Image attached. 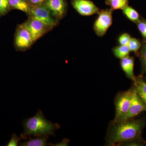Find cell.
<instances>
[{
  "mask_svg": "<svg viewBox=\"0 0 146 146\" xmlns=\"http://www.w3.org/2000/svg\"><path fill=\"white\" fill-rule=\"evenodd\" d=\"M143 126L141 121L137 120L113 123L108 135V145L123 144L134 140L140 134Z\"/></svg>",
  "mask_w": 146,
  "mask_h": 146,
  "instance_id": "obj_1",
  "label": "cell"
},
{
  "mask_svg": "<svg viewBox=\"0 0 146 146\" xmlns=\"http://www.w3.org/2000/svg\"><path fill=\"white\" fill-rule=\"evenodd\" d=\"M24 132L21 134V139H27L30 137L55 136L56 130L60 128L58 123H53L47 120L40 110L34 117L25 119L22 123Z\"/></svg>",
  "mask_w": 146,
  "mask_h": 146,
  "instance_id": "obj_2",
  "label": "cell"
},
{
  "mask_svg": "<svg viewBox=\"0 0 146 146\" xmlns=\"http://www.w3.org/2000/svg\"><path fill=\"white\" fill-rule=\"evenodd\" d=\"M29 17L39 21L50 30L56 26L58 23L57 20L54 18L49 10L44 5H30Z\"/></svg>",
  "mask_w": 146,
  "mask_h": 146,
  "instance_id": "obj_3",
  "label": "cell"
},
{
  "mask_svg": "<svg viewBox=\"0 0 146 146\" xmlns=\"http://www.w3.org/2000/svg\"><path fill=\"white\" fill-rule=\"evenodd\" d=\"M132 89L121 93L115 101V116L113 123L121 121L127 114L132 97Z\"/></svg>",
  "mask_w": 146,
  "mask_h": 146,
  "instance_id": "obj_4",
  "label": "cell"
},
{
  "mask_svg": "<svg viewBox=\"0 0 146 146\" xmlns=\"http://www.w3.org/2000/svg\"><path fill=\"white\" fill-rule=\"evenodd\" d=\"M111 8L100 11L94 24V30L98 36L102 37L106 34L112 23V12Z\"/></svg>",
  "mask_w": 146,
  "mask_h": 146,
  "instance_id": "obj_5",
  "label": "cell"
},
{
  "mask_svg": "<svg viewBox=\"0 0 146 146\" xmlns=\"http://www.w3.org/2000/svg\"><path fill=\"white\" fill-rule=\"evenodd\" d=\"M34 43L28 30L23 24L19 25L16 29L14 37V45L16 48L19 50H25L29 48Z\"/></svg>",
  "mask_w": 146,
  "mask_h": 146,
  "instance_id": "obj_6",
  "label": "cell"
},
{
  "mask_svg": "<svg viewBox=\"0 0 146 146\" xmlns=\"http://www.w3.org/2000/svg\"><path fill=\"white\" fill-rule=\"evenodd\" d=\"M23 25L28 30L34 42L37 41L49 30L42 22L31 17Z\"/></svg>",
  "mask_w": 146,
  "mask_h": 146,
  "instance_id": "obj_7",
  "label": "cell"
},
{
  "mask_svg": "<svg viewBox=\"0 0 146 146\" xmlns=\"http://www.w3.org/2000/svg\"><path fill=\"white\" fill-rule=\"evenodd\" d=\"M72 4L73 7L82 16H92L98 14L100 11L96 5L89 0H72Z\"/></svg>",
  "mask_w": 146,
  "mask_h": 146,
  "instance_id": "obj_8",
  "label": "cell"
},
{
  "mask_svg": "<svg viewBox=\"0 0 146 146\" xmlns=\"http://www.w3.org/2000/svg\"><path fill=\"white\" fill-rule=\"evenodd\" d=\"M132 90V97L130 107L127 114L121 121L131 119L141 112L146 110V106L138 96L135 88Z\"/></svg>",
  "mask_w": 146,
  "mask_h": 146,
  "instance_id": "obj_9",
  "label": "cell"
},
{
  "mask_svg": "<svg viewBox=\"0 0 146 146\" xmlns=\"http://www.w3.org/2000/svg\"><path fill=\"white\" fill-rule=\"evenodd\" d=\"M44 5L57 21L62 19L66 14V6L64 0H46Z\"/></svg>",
  "mask_w": 146,
  "mask_h": 146,
  "instance_id": "obj_10",
  "label": "cell"
},
{
  "mask_svg": "<svg viewBox=\"0 0 146 146\" xmlns=\"http://www.w3.org/2000/svg\"><path fill=\"white\" fill-rule=\"evenodd\" d=\"M121 68L129 78L134 81L136 79L134 74V58L129 56L121 59Z\"/></svg>",
  "mask_w": 146,
  "mask_h": 146,
  "instance_id": "obj_11",
  "label": "cell"
},
{
  "mask_svg": "<svg viewBox=\"0 0 146 146\" xmlns=\"http://www.w3.org/2000/svg\"><path fill=\"white\" fill-rule=\"evenodd\" d=\"M49 136H37L36 138H33L29 137L28 141L21 143V146H48L47 141Z\"/></svg>",
  "mask_w": 146,
  "mask_h": 146,
  "instance_id": "obj_12",
  "label": "cell"
},
{
  "mask_svg": "<svg viewBox=\"0 0 146 146\" xmlns=\"http://www.w3.org/2000/svg\"><path fill=\"white\" fill-rule=\"evenodd\" d=\"M133 81L138 96L146 107V82L140 78H136Z\"/></svg>",
  "mask_w": 146,
  "mask_h": 146,
  "instance_id": "obj_13",
  "label": "cell"
},
{
  "mask_svg": "<svg viewBox=\"0 0 146 146\" xmlns=\"http://www.w3.org/2000/svg\"><path fill=\"white\" fill-rule=\"evenodd\" d=\"M11 9L21 11L29 14L30 4L26 0H9Z\"/></svg>",
  "mask_w": 146,
  "mask_h": 146,
  "instance_id": "obj_14",
  "label": "cell"
},
{
  "mask_svg": "<svg viewBox=\"0 0 146 146\" xmlns=\"http://www.w3.org/2000/svg\"><path fill=\"white\" fill-rule=\"evenodd\" d=\"M123 14L130 21L137 23L140 20L139 13L131 7L127 5L122 9Z\"/></svg>",
  "mask_w": 146,
  "mask_h": 146,
  "instance_id": "obj_15",
  "label": "cell"
},
{
  "mask_svg": "<svg viewBox=\"0 0 146 146\" xmlns=\"http://www.w3.org/2000/svg\"><path fill=\"white\" fill-rule=\"evenodd\" d=\"M112 52L115 57L121 59L129 56L130 50L127 46L120 45L114 47Z\"/></svg>",
  "mask_w": 146,
  "mask_h": 146,
  "instance_id": "obj_16",
  "label": "cell"
},
{
  "mask_svg": "<svg viewBox=\"0 0 146 146\" xmlns=\"http://www.w3.org/2000/svg\"><path fill=\"white\" fill-rule=\"evenodd\" d=\"M127 46L129 48L130 51L137 52L141 48L142 45L141 42L138 39L136 38H131Z\"/></svg>",
  "mask_w": 146,
  "mask_h": 146,
  "instance_id": "obj_17",
  "label": "cell"
},
{
  "mask_svg": "<svg viewBox=\"0 0 146 146\" xmlns=\"http://www.w3.org/2000/svg\"><path fill=\"white\" fill-rule=\"evenodd\" d=\"M11 9L9 0H0V17L7 14Z\"/></svg>",
  "mask_w": 146,
  "mask_h": 146,
  "instance_id": "obj_18",
  "label": "cell"
},
{
  "mask_svg": "<svg viewBox=\"0 0 146 146\" xmlns=\"http://www.w3.org/2000/svg\"><path fill=\"white\" fill-rule=\"evenodd\" d=\"M138 30L146 42V21L143 19H140L137 23Z\"/></svg>",
  "mask_w": 146,
  "mask_h": 146,
  "instance_id": "obj_19",
  "label": "cell"
},
{
  "mask_svg": "<svg viewBox=\"0 0 146 146\" xmlns=\"http://www.w3.org/2000/svg\"><path fill=\"white\" fill-rule=\"evenodd\" d=\"M131 37L130 35L127 33H124L121 35L119 38L118 42L120 45L122 46H127L129 42L130 41Z\"/></svg>",
  "mask_w": 146,
  "mask_h": 146,
  "instance_id": "obj_20",
  "label": "cell"
},
{
  "mask_svg": "<svg viewBox=\"0 0 146 146\" xmlns=\"http://www.w3.org/2000/svg\"><path fill=\"white\" fill-rule=\"evenodd\" d=\"M21 137H19L16 134H12L10 141L6 146H17L18 145L19 141H21Z\"/></svg>",
  "mask_w": 146,
  "mask_h": 146,
  "instance_id": "obj_21",
  "label": "cell"
},
{
  "mask_svg": "<svg viewBox=\"0 0 146 146\" xmlns=\"http://www.w3.org/2000/svg\"><path fill=\"white\" fill-rule=\"evenodd\" d=\"M140 56L143 66L146 70V44L142 46Z\"/></svg>",
  "mask_w": 146,
  "mask_h": 146,
  "instance_id": "obj_22",
  "label": "cell"
},
{
  "mask_svg": "<svg viewBox=\"0 0 146 146\" xmlns=\"http://www.w3.org/2000/svg\"><path fill=\"white\" fill-rule=\"evenodd\" d=\"M127 2H128V0H106V3L111 4H117Z\"/></svg>",
  "mask_w": 146,
  "mask_h": 146,
  "instance_id": "obj_23",
  "label": "cell"
},
{
  "mask_svg": "<svg viewBox=\"0 0 146 146\" xmlns=\"http://www.w3.org/2000/svg\"><path fill=\"white\" fill-rule=\"evenodd\" d=\"M46 0H29L30 4L31 5H42Z\"/></svg>",
  "mask_w": 146,
  "mask_h": 146,
  "instance_id": "obj_24",
  "label": "cell"
},
{
  "mask_svg": "<svg viewBox=\"0 0 146 146\" xmlns=\"http://www.w3.org/2000/svg\"><path fill=\"white\" fill-rule=\"evenodd\" d=\"M69 142H70V141L68 140V139H66V138H65V139H63V141H61V142H60L59 143H57L56 144H55L54 145H51L52 146H68V143H69Z\"/></svg>",
  "mask_w": 146,
  "mask_h": 146,
  "instance_id": "obj_25",
  "label": "cell"
}]
</instances>
